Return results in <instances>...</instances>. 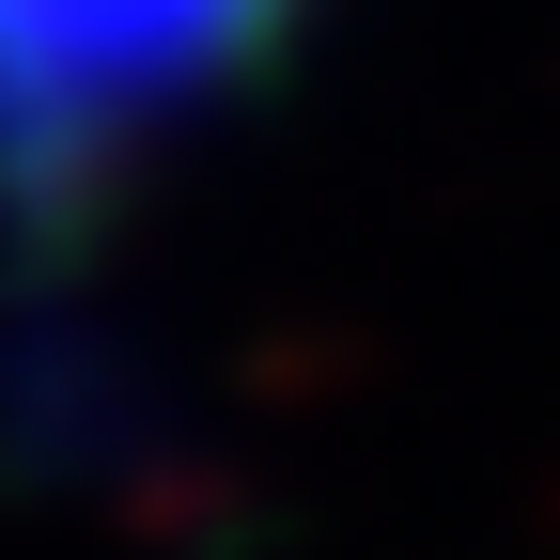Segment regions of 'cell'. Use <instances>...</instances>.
Here are the masks:
<instances>
[{"mask_svg": "<svg viewBox=\"0 0 560 560\" xmlns=\"http://www.w3.org/2000/svg\"><path fill=\"white\" fill-rule=\"evenodd\" d=\"M327 0H0V265L62 280L187 140H219Z\"/></svg>", "mask_w": 560, "mask_h": 560, "instance_id": "1", "label": "cell"}]
</instances>
